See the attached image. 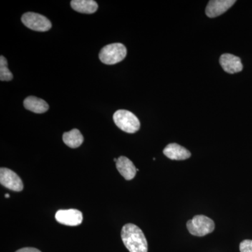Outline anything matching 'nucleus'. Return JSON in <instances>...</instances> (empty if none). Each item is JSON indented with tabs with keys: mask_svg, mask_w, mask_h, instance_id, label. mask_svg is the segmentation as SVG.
Returning <instances> with one entry per match:
<instances>
[{
	"mask_svg": "<svg viewBox=\"0 0 252 252\" xmlns=\"http://www.w3.org/2000/svg\"><path fill=\"white\" fill-rule=\"evenodd\" d=\"M21 21L26 27L34 31H49L52 27L51 21L47 18L36 13H26L23 15Z\"/></svg>",
	"mask_w": 252,
	"mask_h": 252,
	"instance_id": "obj_5",
	"label": "nucleus"
},
{
	"mask_svg": "<svg viewBox=\"0 0 252 252\" xmlns=\"http://www.w3.org/2000/svg\"><path fill=\"white\" fill-rule=\"evenodd\" d=\"M240 252H252V240H245L240 245Z\"/></svg>",
	"mask_w": 252,
	"mask_h": 252,
	"instance_id": "obj_16",
	"label": "nucleus"
},
{
	"mask_svg": "<svg viewBox=\"0 0 252 252\" xmlns=\"http://www.w3.org/2000/svg\"><path fill=\"white\" fill-rule=\"evenodd\" d=\"M114 124L127 133H135L140 128V122L135 114L130 111L120 109L113 116Z\"/></svg>",
	"mask_w": 252,
	"mask_h": 252,
	"instance_id": "obj_2",
	"label": "nucleus"
},
{
	"mask_svg": "<svg viewBox=\"0 0 252 252\" xmlns=\"http://www.w3.org/2000/svg\"><path fill=\"white\" fill-rule=\"evenodd\" d=\"M123 243L130 252H148V243L143 231L133 223H127L123 226Z\"/></svg>",
	"mask_w": 252,
	"mask_h": 252,
	"instance_id": "obj_1",
	"label": "nucleus"
},
{
	"mask_svg": "<svg viewBox=\"0 0 252 252\" xmlns=\"http://www.w3.org/2000/svg\"><path fill=\"white\" fill-rule=\"evenodd\" d=\"M220 66L225 72L229 74H235L243 70V64L240 58L234 55L225 54L220 57Z\"/></svg>",
	"mask_w": 252,
	"mask_h": 252,
	"instance_id": "obj_9",
	"label": "nucleus"
},
{
	"mask_svg": "<svg viewBox=\"0 0 252 252\" xmlns=\"http://www.w3.org/2000/svg\"><path fill=\"white\" fill-rule=\"evenodd\" d=\"M116 167L119 173L126 180H131L135 177L137 170L133 162L126 157H120L116 162Z\"/></svg>",
	"mask_w": 252,
	"mask_h": 252,
	"instance_id": "obj_11",
	"label": "nucleus"
},
{
	"mask_svg": "<svg viewBox=\"0 0 252 252\" xmlns=\"http://www.w3.org/2000/svg\"><path fill=\"white\" fill-rule=\"evenodd\" d=\"M55 218L59 223L68 226H77L83 221V214L76 209L61 210L56 212Z\"/></svg>",
	"mask_w": 252,
	"mask_h": 252,
	"instance_id": "obj_7",
	"label": "nucleus"
},
{
	"mask_svg": "<svg viewBox=\"0 0 252 252\" xmlns=\"http://www.w3.org/2000/svg\"><path fill=\"white\" fill-rule=\"evenodd\" d=\"M163 154L168 158L175 160H186V159L189 158L191 156V154L188 149L176 143L169 144L164 149Z\"/></svg>",
	"mask_w": 252,
	"mask_h": 252,
	"instance_id": "obj_10",
	"label": "nucleus"
},
{
	"mask_svg": "<svg viewBox=\"0 0 252 252\" xmlns=\"http://www.w3.org/2000/svg\"><path fill=\"white\" fill-rule=\"evenodd\" d=\"M0 184L5 188L16 192L22 191L24 188L21 177L16 172L6 167L0 169Z\"/></svg>",
	"mask_w": 252,
	"mask_h": 252,
	"instance_id": "obj_6",
	"label": "nucleus"
},
{
	"mask_svg": "<svg viewBox=\"0 0 252 252\" xmlns=\"http://www.w3.org/2000/svg\"><path fill=\"white\" fill-rule=\"evenodd\" d=\"M127 56V49L121 43H114L104 46L99 52L101 62L105 64H115L122 62Z\"/></svg>",
	"mask_w": 252,
	"mask_h": 252,
	"instance_id": "obj_3",
	"label": "nucleus"
},
{
	"mask_svg": "<svg viewBox=\"0 0 252 252\" xmlns=\"http://www.w3.org/2000/svg\"><path fill=\"white\" fill-rule=\"evenodd\" d=\"M16 252H41L40 250H38V249L34 248H25L22 249H20V250H17Z\"/></svg>",
	"mask_w": 252,
	"mask_h": 252,
	"instance_id": "obj_17",
	"label": "nucleus"
},
{
	"mask_svg": "<svg viewBox=\"0 0 252 252\" xmlns=\"http://www.w3.org/2000/svg\"><path fill=\"white\" fill-rule=\"evenodd\" d=\"M187 229L190 234L203 237L210 234L215 230L214 220L205 215H196L187 223Z\"/></svg>",
	"mask_w": 252,
	"mask_h": 252,
	"instance_id": "obj_4",
	"label": "nucleus"
},
{
	"mask_svg": "<svg viewBox=\"0 0 252 252\" xmlns=\"http://www.w3.org/2000/svg\"><path fill=\"white\" fill-rule=\"evenodd\" d=\"M63 140L64 143L72 149L78 148L84 142V137L78 129H73L69 132L63 134Z\"/></svg>",
	"mask_w": 252,
	"mask_h": 252,
	"instance_id": "obj_14",
	"label": "nucleus"
},
{
	"mask_svg": "<svg viewBox=\"0 0 252 252\" xmlns=\"http://www.w3.org/2000/svg\"><path fill=\"white\" fill-rule=\"evenodd\" d=\"M235 0H211L207 4L205 13L209 18H215L223 14L233 6Z\"/></svg>",
	"mask_w": 252,
	"mask_h": 252,
	"instance_id": "obj_8",
	"label": "nucleus"
},
{
	"mask_svg": "<svg viewBox=\"0 0 252 252\" xmlns=\"http://www.w3.org/2000/svg\"><path fill=\"white\" fill-rule=\"evenodd\" d=\"M23 105L28 110L36 114H42L47 112L49 109V104L45 100L34 96L26 97L23 102Z\"/></svg>",
	"mask_w": 252,
	"mask_h": 252,
	"instance_id": "obj_12",
	"label": "nucleus"
},
{
	"mask_svg": "<svg viewBox=\"0 0 252 252\" xmlns=\"http://www.w3.org/2000/svg\"><path fill=\"white\" fill-rule=\"evenodd\" d=\"M5 198H10V195L9 194L6 193V195H5Z\"/></svg>",
	"mask_w": 252,
	"mask_h": 252,
	"instance_id": "obj_18",
	"label": "nucleus"
},
{
	"mask_svg": "<svg viewBox=\"0 0 252 252\" xmlns=\"http://www.w3.org/2000/svg\"><path fill=\"white\" fill-rule=\"evenodd\" d=\"M14 76L8 68V62L4 56L0 57V80L9 81L12 80Z\"/></svg>",
	"mask_w": 252,
	"mask_h": 252,
	"instance_id": "obj_15",
	"label": "nucleus"
},
{
	"mask_svg": "<svg viewBox=\"0 0 252 252\" xmlns=\"http://www.w3.org/2000/svg\"><path fill=\"white\" fill-rule=\"evenodd\" d=\"M71 6L74 11L82 14H94L98 9V5L94 0H72Z\"/></svg>",
	"mask_w": 252,
	"mask_h": 252,
	"instance_id": "obj_13",
	"label": "nucleus"
}]
</instances>
